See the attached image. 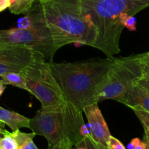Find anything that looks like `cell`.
Here are the masks:
<instances>
[{
  "instance_id": "obj_1",
  "label": "cell",
  "mask_w": 149,
  "mask_h": 149,
  "mask_svg": "<svg viewBox=\"0 0 149 149\" xmlns=\"http://www.w3.org/2000/svg\"><path fill=\"white\" fill-rule=\"evenodd\" d=\"M114 57L90 58L74 63L49 62L65 102L77 110L98 103L103 82Z\"/></svg>"
},
{
  "instance_id": "obj_2",
  "label": "cell",
  "mask_w": 149,
  "mask_h": 149,
  "mask_svg": "<svg viewBox=\"0 0 149 149\" xmlns=\"http://www.w3.org/2000/svg\"><path fill=\"white\" fill-rule=\"evenodd\" d=\"M86 17L96 30L94 47L109 58L121 52L119 42L124 26L122 13L135 15L149 7V0H80Z\"/></svg>"
},
{
  "instance_id": "obj_3",
  "label": "cell",
  "mask_w": 149,
  "mask_h": 149,
  "mask_svg": "<svg viewBox=\"0 0 149 149\" xmlns=\"http://www.w3.org/2000/svg\"><path fill=\"white\" fill-rule=\"evenodd\" d=\"M57 50L78 44L94 47L97 33L86 17L80 0H38Z\"/></svg>"
},
{
  "instance_id": "obj_4",
  "label": "cell",
  "mask_w": 149,
  "mask_h": 149,
  "mask_svg": "<svg viewBox=\"0 0 149 149\" xmlns=\"http://www.w3.org/2000/svg\"><path fill=\"white\" fill-rule=\"evenodd\" d=\"M82 112L65 101L54 107L41 109L30 119L29 129L36 135L44 137L48 148L58 144L77 147L87 137L92 136L90 125L84 123Z\"/></svg>"
},
{
  "instance_id": "obj_5",
  "label": "cell",
  "mask_w": 149,
  "mask_h": 149,
  "mask_svg": "<svg viewBox=\"0 0 149 149\" xmlns=\"http://www.w3.org/2000/svg\"><path fill=\"white\" fill-rule=\"evenodd\" d=\"M20 73L26 81L28 92L41 103V109L54 107L65 102L50 63L43 54L32 52L30 61Z\"/></svg>"
},
{
  "instance_id": "obj_6",
  "label": "cell",
  "mask_w": 149,
  "mask_h": 149,
  "mask_svg": "<svg viewBox=\"0 0 149 149\" xmlns=\"http://www.w3.org/2000/svg\"><path fill=\"white\" fill-rule=\"evenodd\" d=\"M143 74L139 55L113 58L103 82L98 103L105 100L119 101Z\"/></svg>"
},
{
  "instance_id": "obj_7",
  "label": "cell",
  "mask_w": 149,
  "mask_h": 149,
  "mask_svg": "<svg viewBox=\"0 0 149 149\" xmlns=\"http://www.w3.org/2000/svg\"><path fill=\"white\" fill-rule=\"evenodd\" d=\"M5 46L23 47L32 52H39L48 62H52L57 51L49 31L20 28L0 30V47Z\"/></svg>"
},
{
  "instance_id": "obj_8",
  "label": "cell",
  "mask_w": 149,
  "mask_h": 149,
  "mask_svg": "<svg viewBox=\"0 0 149 149\" xmlns=\"http://www.w3.org/2000/svg\"><path fill=\"white\" fill-rule=\"evenodd\" d=\"M32 51L23 47H0V76L18 72L29 62Z\"/></svg>"
},
{
  "instance_id": "obj_9",
  "label": "cell",
  "mask_w": 149,
  "mask_h": 149,
  "mask_svg": "<svg viewBox=\"0 0 149 149\" xmlns=\"http://www.w3.org/2000/svg\"><path fill=\"white\" fill-rule=\"evenodd\" d=\"M83 111L90 125L92 138L96 142L106 146V143L111 135L103 115L99 109L98 103L87 106L84 108Z\"/></svg>"
},
{
  "instance_id": "obj_10",
  "label": "cell",
  "mask_w": 149,
  "mask_h": 149,
  "mask_svg": "<svg viewBox=\"0 0 149 149\" xmlns=\"http://www.w3.org/2000/svg\"><path fill=\"white\" fill-rule=\"evenodd\" d=\"M118 102L131 109L138 108L149 113V93L138 83L132 85Z\"/></svg>"
},
{
  "instance_id": "obj_11",
  "label": "cell",
  "mask_w": 149,
  "mask_h": 149,
  "mask_svg": "<svg viewBox=\"0 0 149 149\" xmlns=\"http://www.w3.org/2000/svg\"><path fill=\"white\" fill-rule=\"evenodd\" d=\"M17 28L39 31H49L39 2L32 7L31 9L25 14L24 17L17 20Z\"/></svg>"
},
{
  "instance_id": "obj_12",
  "label": "cell",
  "mask_w": 149,
  "mask_h": 149,
  "mask_svg": "<svg viewBox=\"0 0 149 149\" xmlns=\"http://www.w3.org/2000/svg\"><path fill=\"white\" fill-rule=\"evenodd\" d=\"M0 122L7 125L13 132L20 128H29L30 119L0 106Z\"/></svg>"
},
{
  "instance_id": "obj_13",
  "label": "cell",
  "mask_w": 149,
  "mask_h": 149,
  "mask_svg": "<svg viewBox=\"0 0 149 149\" xmlns=\"http://www.w3.org/2000/svg\"><path fill=\"white\" fill-rule=\"evenodd\" d=\"M11 132L17 141L18 149H39L33 142V138L36 135L33 132L26 133L17 130Z\"/></svg>"
},
{
  "instance_id": "obj_14",
  "label": "cell",
  "mask_w": 149,
  "mask_h": 149,
  "mask_svg": "<svg viewBox=\"0 0 149 149\" xmlns=\"http://www.w3.org/2000/svg\"><path fill=\"white\" fill-rule=\"evenodd\" d=\"M0 81L4 85L14 86L18 88L23 89L28 92L26 81L23 76L18 72H8L0 76Z\"/></svg>"
},
{
  "instance_id": "obj_15",
  "label": "cell",
  "mask_w": 149,
  "mask_h": 149,
  "mask_svg": "<svg viewBox=\"0 0 149 149\" xmlns=\"http://www.w3.org/2000/svg\"><path fill=\"white\" fill-rule=\"evenodd\" d=\"M36 0H10L9 10L15 15L26 14L33 7Z\"/></svg>"
},
{
  "instance_id": "obj_16",
  "label": "cell",
  "mask_w": 149,
  "mask_h": 149,
  "mask_svg": "<svg viewBox=\"0 0 149 149\" xmlns=\"http://www.w3.org/2000/svg\"><path fill=\"white\" fill-rule=\"evenodd\" d=\"M0 149H18L15 138L12 132L6 130L4 133L0 136Z\"/></svg>"
},
{
  "instance_id": "obj_17",
  "label": "cell",
  "mask_w": 149,
  "mask_h": 149,
  "mask_svg": "<svg viewBox=\"0 0 149 149\" xmlns=\"http://www.w3.org/2000/svg\"><path fill=\"white\" fill-rule=\"evenodd\" d=\"M120 21L124 28H127L130 31H135L137 29V20L135 15H130L123 13L120 15Z\"/></svg>"
},
{
  "instance_id": "obj_18",
  "label": "cell",
  "mask_w": 149,
  "mask_h": 149,
  "mask_svg": "<svg viewBox=\"0 0 149 149\" xmlns=\"http://www.w3.org/2000/svg\"><path fill=\"white\" fill-rule=\"evenodd\" d=\"M135 114L139 119L141 125H143V127L144 129V132L149 135V113L143 110V109H132Z\"/></svg>"
},
{
  "instance_id": "obj_19",
  "label": "cell",
  "mask_w": 149,
  "mask_h": 149,
  "mask_svg": "<svg viewBox=\"0 0 149 149\" xmlns=\"http://www.w3.org/2000/svg\"><path fill=\"white\" fill-rule=\"evenodd\" d=\"M106 146L108 149H126L123 143L119 140L112 135L109 137Z\"/></svg>"
},
{
  "instance_id": "obj_20",
  "label": "cell",
  "mask_w": 149,
  "mask_h": 149,
  "mask_svg": "<svg viewBox=\"0 0 149 149\" xmlns=\"http://www.w3.org/2000/svg\"><path fill=\"white\" fill-rule=\"evenodd\" d=\"M84 142L87 149H108L106 146L94 141L92 136L87 137L84 139Z\"/></svg>"
},
{
  "instance_id": "obj_21",
  "label": "cell",
  "mask_w": 149,
  "mask_h": 149,
  "mask_svg": "<svg viewBox=\"0 0 149 149\" xmlns=\"http://www.w3.org/2000/svg\"><path fill=\"white\" fill-rule=\"evenodd\" d=\"M140 59L142 63L143 72L149 75V55L147 52L140 54Z\"/></svg>"
},
{
  "instance_id": "obj_22",
  "label": "cell",
  "mask_w": 149,
  "mask_h": 149,
  "mask_svg": "<svg viewBox=\"0 0 149 149\" xmlns=\"http://www.w3.org/2000/svg\"><path fill=\"white\" fill-rule=\"evenodd\" d=\"M137 83H138V84H140L141 87L145 88L146 90L149 93V75L148 74H146V73L143 72V76L138 80Z\"/></svg>"
},
{
  "instance_id": "obj_23",
  "label": "cell",
  "mask_w": 149,
  "mask_h": 149,
  "mask_svg": "<svg viewBox=\"0 0 149 149\" xmlns=\"http://www.w3.org/2000/svg\"><path fill=\"white\" fill-rule=\"evenodd\" d=\"M10 6V0H0V12L4 11Z\"/></svg>"
},
{
  "instance_id": "obj_24",
  "label": "cell",
  "mask_w": 149,
  "mask_h": 149,
  "mask_svg": "<svg viewBox=\"0 0 149 149\" xmlns=\"http://www.w3.org/2000/svg\"><path fill=\"white\" fill-rule=\"evenodd\" d=\"M141 140L138 138H133V139L131 141V142L130 143L127 145V149H135V146L141 142Z\"/></svg>"
},
{
  "instance_id": "obj_25",
  "label": "cell",
  "mask_w": 149,
  "mask_h": 149,
  "mask_svg": "<svg viewBox=\"0 0 149 149\" xmlns=\"http://www.w3.org/2000/svg\"><path fill=\"white\" fill-rule=\"evenodd\" d=\"M146 148H147L146 143L143 141H141V142H140L139 143L135 146V149H146Z\"/></svg>"
},
{
  "instance_id": "obj_26",
  "label": "cell",
  "mask_w": 149,
  "mask_h": 149,
  "mask_svg": "<svg viewBox=\"0 0 149 149\" xmlns=\"http://www.w3.org/2000/svg\"><path fill=\"white\" fill-rule=\"evenodd\" d=\"M143 141L146 143V146H147L146 149H149V135L148 134L144 133Z\"/></svg>"
},
{
  "instance_id": "obj_27",
  "label": "cell",
  "mask_w": 149,
  "mask_h": 149,
  "mask_svg": "<svg viewBox=\"0 0 149 149\" xmlns=\"http://www.w3.org/2000/svg\"><path fill=\"white\" fill-rule=\"evenodd\" d=\"M4 124H3L2 122H0V135H2L4 133V132L6 131V130L4 129Z\"/></svg>"
},
{
  "instance_id": "obj_28",
  "label": "cell",
  "mask_w": 149,
  "mask_h": 149,
  "mask_svg": "<svg viewBox=\"0 0 149 149\" xmlns=\"http://www.w3.org/2000/svg\"><path fill=\"white\" fill-rule=\"evenodd\" d=\"M4 90H5V86H4V84H3L1 82V81H0V97H1V95L3 94Z\"/></svg>"
},
{
  "instance_id": "obj_29",
  "label": "cell",
  "mask_w": 149,
  "mask_h": 149,
  "mask_svg": "<svg viewBox=\"0 0 149 149\" xmlns=\"http://www.w3.org/2000/svg\"><path fill=\"white\" fill-rule=\"evenodd\" d=\"M47 149H64V146L62 144H58V145L52 147V148H47Z\"/></svg>"
},
{
  "instance_id": "obj_30",
  "label": "cell",
  "mask_w": 149,
  "mask_h": 149,
  "mask_svg": "<svg viewBox=\"0 0 149 149\" xmlns=\"http://www.w3.org/2000/svg\"><path fill=\"white\" fill-rule=\"evenodd\" d=\"M76 149H87V146H86V145L84 144V142H83L82 144H81L80 146H79L76 147Z\"/></svg>"
},
{
  "instance_id": "obj_31",
  "label": "cell",
  "mask_w": 149,
  "mask_h": 149,
  "mask_svg": "<svg viewBox=\"0 0 149 149\" xmlns=\"http://www.w3.org/2000/svg\"><path fill=\"white\" fill-rule=\"evenodd\" d=\"M147 53H148V55H149V52H147Z\"/></svg>"
},
{
  "instance_id": "obj_32",
  "label": "cell",
  "mask_w": 149,
  "mask_h": 149,
  "mask_svg": "<svg viewBox=\"0 0 149 149\" xmlns=\"http://www.w3.org/2000/svg\"><path fill=\"white\" fill-rule=\"evenodd\" d=\"M0 136H1V135H0Z\"/></svg>"
}]
</instances>
